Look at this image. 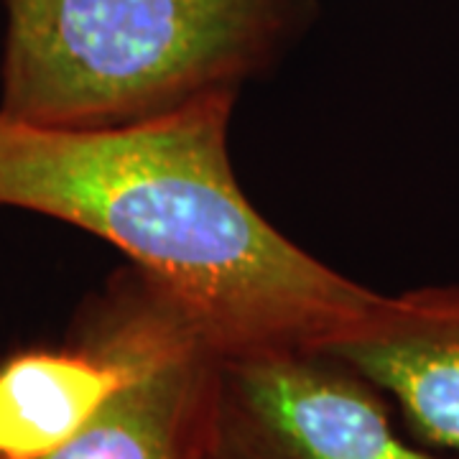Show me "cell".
I'll return each instance as SVG.
<instances>
[{"mask_svg":"<svg viewBox=\"0 0 459 459\" xmlns=\"http://www.w3.org/2000/svg\"><path fill=\"white\" fill-rule=\"evenodd\" d=\"M235 92L98 128L0 110V210L102 238L197 322L214 352L316 347L376 291L316 261L246 197L230 161Z\"/></svg>","mask_w":459,"mask_h":459,"instance_id":"6da1fadb","label":"cell"},{"mask_svg":"<svg viewBox=\"0 0 459 459\" xmlns=\"http://www.w3.org/2000/svg\"><path fill=\"white\" fill-rule=\"evenodd\" d=\"M307 11L309 0H5L0 110L98 128L238 90Z\"/></svg>","mask_w":459,"mask_h":459,"instance_id":"7a4b0ae2","label":"cell"},{"mask_svg":"<svg viewBox=\"0 0 459 459\" xmlns=\"http://www.w3.org/2000/svg\"><path fill=\"white\" fill-rule=\"evenodd\" d=\"M202 459H457L406 439L370 380L309 344L214 352Z\"/></svg>","mask_w":459,"mask_h":459,"instance_id":"3957f363","label":"cell"},{"mask_svg":"<svg viewBox=\"0 0 459 459\" xmlns=\"http://www.w3.org/2000/svg\"><path fill=\"white\" fill-rule=\"evenodd\" d=\"M135 368L92 421L44 459H202L214 347L179 304L138 271L108 289Z\"/></svg>","mask_w":459,"mask_h":459,"instance_id":"277c9868","label":"cell"},{"mask_svg":"<svg viewBox=\"0 0 459 459\" xmlns=\"http://www.w3.org/2000/svg\"><path fill=\"white\" fill-rule=\"evenodd\" d=\"M322 352L391 401L413 442L459 459V286L377 294Z\"/></svg>","mask_w":459,"mask_h":459,"instance_id":"5b68a950","label":"cell"},{"mask_svg":"<svg viewBox=\"0 0 459 459\" xmlns=\"http://www.w3.org/2000/svg\"><path fill=\"white\" fill-rule=\"evenodd\" d=\"M135 368L126 322L108 296L80 316L66 347L0 362V459H44L77 437Z\"/></svg>","mask_w":459,"mask_h":459,"instance_id":"8992f818","label":"cell"}]
</instances>
